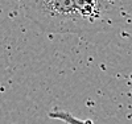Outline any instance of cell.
Instances as JSON below:
<instances>
[{
    "instance_id": "obj_2",
    "label": "cell",
    "mask_w": 132,
    "mask_h": 124,
    "mask_svg": "<svg viewBox=\"0 0 132 124\" xmlns=\"http://www.w3.org/2000/svg\"><path fill=\"white\" fill-rule=\"evenodd\" d=\"M49 118L56 119L60 121H63L65 124H93L91 120H83L79 119L74 115H71L68 111H62V110H54L49 112Z\"/></svg>"
},
{
    "instance_id": "obj_1",
    "label": "cell",
    "mask_w": 132,
    "mask_h": 124,
    "mask_svg": "<svg viewBox=\"0 0 132 124\" xmlns=\"http://www.w3.org/2000/svg\"><path fill=\"white\" fill-rule=\"evenodd\" d=\"M25 16L49 33L87 36L132 17V0H21Z\"/></svg>"
}]
</instances>
